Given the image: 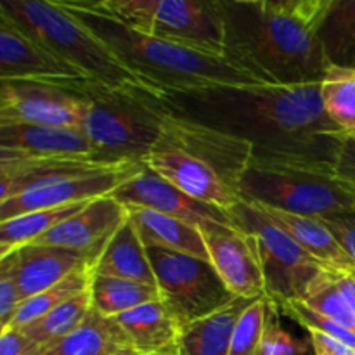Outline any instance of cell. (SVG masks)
Segmentation results:
<instances>
[{
  "mask_svg": "<svg viewBox=\"0 0 355 355\" xmlns=\"http://www.w3.org/2000/svg\"><path fill=\"white\" fill-rule=\"evenodd\" d=\"M162 96L177 116L250 142L255 162L333 172L345 142L322 106L321 83L217 85Z\"/></svg>",
  "mask_w": 355,
  "mask_h": 355,
  "instance_id": "cell-1",
  "label": "cell"
},
{
  "mask_svg": "<svg viewBox=\"0 0 355 355\" xmlns=\"http://www.w3.org/2000/svg\"><path fill=\"white\" fill-rule=\"evenodd\" d=\"M224 58L267 85L321 83L319 28L331 0H218Z\"/></svg>",
  "mask_w": 355,
  "mask_h": 355,
  "instance_id": "cell-2",
  "label": "cell"
},
{
  "mask_svg": "<svg viewBox=\"0 0 355 355\" xmlns=\"http://www.w3.org/2000/svg\"><path fill=\"white\" fill-rule=\"evenodd\" d=\"M252 158L250 142L170 113L146 166L187 196L231 215Z\"/></svg>",
  "mask_w": 355,
  "mask_h": 355,
  "instance_id": "cell-3",
  "label": "cell"
},
{
  "mask_svg": "<svg viewBox=\"0 0 355 355\" xmlns=\"http://www.w3.org/2000/svg\"><path fill=\"white\" fill-rule=\"evenodd\" d=\"M58 3L97 35L142 83L159 92L262 83L231 64L224 55L130 30L89 7L85 0H58Z\"/></svg>",
  "mask_w": 355,
  "mask_h": 355,
  "instance_id": "cell-4",
  "label": "cell"
},
{
  "mask_svg": "<svg viewBox=\"0 0 355 355\" xmlns=\"http://www.w3.org/2000/svg\"><path fill=\"white\" fill-rule=\"evenodd\" d=\"M75 94L89 103L82 132L97 162L111 166L146 165L163 121L172 113L162 92L141 83L107 87L89 80Z\"/></svg>",
  "mask_w": 355,
  "mask_h": 355,
  "instance_id": "cell-5",
  "label": "cell"
},
{
  "mask_svg": "<svg viewBox=\"0 0 355 355\" xmlns=\"http://www.w3.org/2000/svg\"><path fill=\"white\" fill-rule=\"evenodd\" d=\"M0 12L83 78L107 87L146 85L58 0H0Z\"/></svg>",
  "mask_w": 355,
  "mask_h": 355,
  "instance_id": "cell-6",
  "label": "cell"
},
{
  "mask_svg": "<svg viewBox=\"0 0 355 355\" xmlns=\"http://www.w3.org/2000/svg\"><path fill=\"white\" fill-rule=\"evenodd\" d=\"M239 196L248 203L319 220L355 210L354 194L335 173L318 166L252 159L239 184Z\"/></svg>",
  "mask_w": 355,
  "mask_h": 355,
  "instance_id": "cell-7",
  "label": "cell"
},
{
  "mask_svg": "<svg viewBox=\"0 0 355 355\" xmlns=\"http://www.w3.org/2000/svg\"><path fill=\"white\" fill-rule=\"evenodd\" d=\"M130 30L224 55V17L218 0H85Z\"/></svg>",
  "mask_w": 355,
  "mask_h": 355,
  "instance_id": "cell-8",
  "label": "cell"
},
{
  "mask_svg": "<svg viewBox=\"0 0 355 355\" xmlns=\"http://www.w3.org/2000/svg\"><path fill=\"white\" fill-rule=\"evenodd\" d=\"M231 217L238 227L252 232L259 241L266 277V297L274 307L291 300H302L305 290L324 267L309 255L255 205L239 200Z\"/></svg>",
  "mask_w": 355,
  "mask_h": 355,
  "instance_id": "cell-9",
  "label": "cell"
},
{
  "mask_svg": "<svg viewBox=\"0 0 355 355\" xmlns=\"http://www.w3.org/2000/svg\"><path fill=\"white\" fill-rule=\"evenodd\" d=\"M146 250L162 302L182 328L238 298L229 291L210 260L158 248Z\"/></svg>",
  "mask_w": 355,
  "mask_h": 355,
  "instance_id": "cell-10",
  "label": "cell"
},
{
  "mask_svg": "<svg viewBox=\"0 0 355 355\" xmlns=\"http://www.w3.org/2000/svg\"><path fill=\"white\" fill-rule=\"evenodd\" d=\"M85 97L62 87L24 80L0 82V127L37 125L82 130Z\"/></svg>",
  "mask_w": 355,
  "mask_h": 355,
  "instance_id": "cell-11",
  "label": "cell"
},
{
  "mask_svg": "<svg viewBox=\"0 0 355 355\" xmlns=\"http://www.w3.org/2000/svg\"><path fill=\"white\" fill-rule=\"evenodd\" d=\"M211 266L238 298L266 297V277L259 241L238 225L205 222L200 225Z\"/></svg>",
  "mask_w": 355,
  "mask_h": 355,
  "instance_id": "cell-12",
  "label": "cell"
},
{
  "mask_svg": "<svg viewBox=\"0 0 355 355\" xmlns=\"http://www.w3.org/2000/svg\"><path fill=\"white\" fill-rule=\"evenodd\" d=\"M3 80L49 83L71 92L89 82L0 12V82Z\"/></svg>",
  "mask_w": 355,
  "mask_h": 355,
  "instance_id": "cell-13",
  "label": "cell"
},
{
  "mask_svg": "<svg viewBox=\"0 0 355 355\" xmlns=\"http://www.w3.org/2000/svg\"><path fill=\"white\" fill-rule=\"evenodd\" d=\"M110 196L125 208H146L196 227L203 225L205 222L236 225L227 211L187 196L184 191L159 177L149 166H144L142 172L121 184Z\"/></svg>",
  "mask_w": 355,
  "mask_h": 355,
  "instance_id": "cell-14",
  "label": "cell"
},
{
  "mask_svg": "<svg viewBox=\"0 0 355 355\" xmlns=\"http://www.w3.org/2000/svg\"><path fill=\"white\" fill-rule=\"evenodd\" d=\"M127 218L128 210L116 200L111 196L97 198L31 245L78 253L92 270L94 263Z\"/></svg>",
  "mask_w": 355,
  "mask_h": 355,
  "instance_id": "cell-15",
  "label": "cell"
},
{
  "mask_svg": "<svg viewBox=\"0 0 355 355\" xmlns=\"http://www.w3.org/2000/svg\"><path fill=\"white\" fill-rule=\"evenodd\" d=\"M144 166L146 165L120 166V168L107 170V172L97 173V175L64 180V182L54 184V186L44 187V189L19 194V196L0 203V222L21 217V215L31 214V211L61 208L110 196L121 184L142 172Z\"/></svg>",
  "mask_w": 355,
  "mask_h": 355,
  "instance_id": "cell-16",
  "label": "cell"
},
{
  "mask_svg": "<svg viewBox=\"0 0 355 355\" xmlns=\"http://www.w3.org/2000/svg\"><path fill=\"white\" fill-rule=\"evenodd\" d=\"M0 159H37V162L85 159V162H97L92 146L82 130L61 127H37V125H3L0 127Z\"/></svg>",
  "mask_w": 355,
  "mask_h": 355,
  "instance_id": "cell-17",
  "label": "cell"
},
{
  "mask_svg": "<svg viewBox=\"0 0 355 355\" xmlns=\"http://www.w3.org/2000/svg\"><path fill=\"white\" fill-rule=\"evenodd\" d=\"M80 269H90L82 255L51 246L26 245L0 259V270L10 274L23 302L55 286Z\"/></svg>",
  "mask_w": 355,
  "mask_h": 355,
  "instance_id": "cell-18",
  "label": "cell"
},
{
  "mask_svg": "<svg viewBox=\"0 0 355 355\" xmlns=\"http://www.w3.org/2000/svg\"><path fill=\"white\" fill-rule=\"evenodd\" d=\"M113 168L120 166L85 159H0V203L64 180L97 175Z\"/></svg>",
  "mask_w": 355,
  "mask_h": 355,
  "instance_id": "cell-19",
  "label": "cell"
},
{
  "mask_svg": "<svg viewBox=\"0 0 355 355\" xmlns=\"http://www.w3.org/2000/svg\"><path fill=\"white\" fill-rule=\"evenodd\" d=\"M135 354H163L179 350L182 326L162 300L149 302L116 315Z\"/></svg>",
  "mask_w": 355,
  "mask_h": 355,
  "instance_id": "cell-20",
  "label": "cell"
},
{
  "mask_svg": "<svg viewBox=\"0 0 355 355\" xmlns=\"http://www.w3.org/2000/svg\"><path fill=\"white\" fill-rule=\"evenodd\" d=\"M255 207L277 227L283 229L293 241H297L309 255L314 257L324 269L338 270V272L355 270V263L319 218L302 217V215L288 214V211L262 207V205H255Z\"/></svg>",
  "mask_w": 355,
  "mask_h": 355,
  "instance_id": "cell-21",
  "label": "cell"
},
{
  "mask_svg": "<svg viewBox=\"0 0 355 355\" xmlns=\"http://www.w3.org/2000/svg\"><path fill=\"white\" fill-rule=\"evenodd\" d=\"M127 210L146 248L166 250L180 255L210 260L200 227L146 208H127Z\"/></svg>",
  "mask_w": 355,
  "mask_h": 355,
  "instance_id": "cell-22",
  "label": "cell"
},
{
  "mask_svg": "<svg viewBox=\"0 0 355 355\" xmlns=\"http://www.w3.org/2000/svg\"><path fill=\"white\" fill-rule=\"evenodd\" d=\"M127 333L114 318L90 309L82 324L45 349L44 355H132Z\"/></svg>",
  "mask_w": 355,
  "mask_h": 355,
  "instance_id": "cell-23",
  "label": "cell"
},
{
  "mask_svg": "<svg viewBox=\"0 0 355 355\" xmlns=\"http://www.w3.org/2000/svg\"><path fill=\"white\" fill-rule=\"evenodd\" d=\"M94 276L127 279L156 286V276L130 217L116 231L92 267Z\"/></svg>",
  "mask_w": 355,
  "mask_h": 355,
  "instance_id": "cell-24",
  "label": "cell"
},
{
  "mask_svg": "<svg viewBox=\"0 0 355 355\" xmlns=\"http://www.w3.org/2000/svg\"><path fill=\"white\" fill-rule=\"evenodd\" d=\"M255 300L234 298L220 311L184 326L179 342L180 355H229L236 324Z\"/></svg>",
  "mask_w": 355,
  "mask_h": 355,
  "instance_id": "cell-25",
  "label": "cell"
},
{
  "mask_svg": "<svg viewBox=\"0 0 355 355\" xmlns=\"http://www.w3.org/2000/svg\"><path fill=\"white\" fill-rule=\"evenodd\" d=\"M318 37L329 66L355 69V0H331Z\"/></svg>",
  "mask_w": 355,
  "mask_h": 355,
  "instance_id": "cell-26",
  "label": "cell"
},
{
  "mask_svg": "<svg viewBox=\"0 0 355 355\" xmlns=\"http://www.w3.org/2000/svg\"><path fill=\"white\" fill-rule=\"evenodd\" d=\"M90 297H92V309L106 318H116L149 302L162 300L158 286L127 279H114V277L94 276V274L92 283H90Z\"/></svg>",
  "mask_w": 355,
  "mask_h": 355,
  "instance_id": "cell-27",
  "label": "cell"
},
{
  "mask_svg": "<svg viewBox=\"0 0 355 355\" xmlns=\"http://www.w3.org/2000/svg\"><path fill=\"white\" fill-rule=\"evenodd\" d=\"M94 201V200H92ZM90 201L85 203L68 205L61 208H49V210L31 211V214L21 215V217L10 218V220L0 222V259L12 253L21 246L31 245L38 238L47 234L61 222L69 218L71 215L78 214L85 208Z\"/></svg>",
  "mask_w": 355,
  "mask_h": 355,
  "instance_id": "cell-28",
  "label": "cell"
},
{
  "mask_svg": "<svg viewBox=\"0 0 355 355\" xmlns=\"http://www.w3.org/2000/svg\"><path fill=\"white\" fill-rule=\"evenodd\" d=\"M90 309H92V297H90V290H87L76 297L69 298L68 302L55 307L54 311L45 314L38 321L19 328V331L24 336H28L35 345L45 350L61 338H64L66 335L75 331L82 324L83 319L87 318Z\"/></svg>",
  "mask_w": 355,
  "mask_h": 355,
  "instance_id": "cell-29",
  "label": "cell"
},
{
  "mask_svg": "<svg viewBox=\"0 0 355 355\" xmlns=\"http://www.w3.org/2000/svg\"><path fill=\"white\" fill-rule=\"evenodd\" d=\"M321 101L343 137L355 141V69L329 66L321 82Z\"/></svg>",
  "mask_w": 355,
  "mask_h": 355,
  "instance_id": "cell-30",
  "label": "cell"
},
{
  "mask_svg": "<svg viewBox=\"0 0 355 355\" xmlns=\"http://www.w3.org/2000/svg\"><path fill=\"white\" fill-rule=\"evenodd\" d=\"M90 283H92V270L90 269H80L69 274L66 279L58 283L55 286L49 288V290L42 291V293L35 295V297L28 298L23 304L17 307L16 314H14L12 321H10L7 329H19L23 326L31 324V322L38 321L54 311L55 307L68 302L69 298L76 297V295L83 293V291L90 290Z\"/></svg>",
  "mask_w": 355,
  "mask_h": 355,
  "instance_id": "cell-31",
  "label": "cell"
},
{
  "mask_svg": "<svg viewBox=\"0 0 355 355\" xmlns=\"http://www.w3.org/2000/svg\"><path fill=\"white\" fill-rule=\"evenodd\" d=\"M298 302H304L312 311L326 315L331 321L338 322L340 326L355 333V314L340 288L333 281L331 270H321L309 284L302 300Z\"/></svg>",
  "mask_w": 355,
  "mask_h": 355,
  "instance_id": "cell-32",
  "label": "cell"
},
{
  "mask_svg": "<svg viewBox=\"0 0 355 355\" xmlns=\"http://www.w3.org/2000/svg\"><path fill=\"white\" fill-rule=\"evenodd\" d=\"M269 298H257L239 318L231 340L229 355H259L262 345L263 328H266Z\"/></svg>",
  "mask_w": 355,
  "mask_h": 355,
  "instance_id": "cell-33",
  "label": "cell"
},
{
  "mask_svg": "<svg viewBox=\"0 0 355 355\" xmlns=\"http://www.w3.org/2000/svg\"><path fill=\"white\" fill-rule=\"evenodd\" d=\"M277 312L286 315V318L293 319L295 322H298V324L304 329H307V331H319L322 333V335H328L331 336V338L342 342L343 345L355 350V333L343 328V326H340L338 322L331 321V319H328L326 315L312 311V309L307 307L304 302H286V304L277 307Z\"/></svg>",
  "mask_w": 355,
  "mask_h": 355,
  "instance_id": "cell-34",
  "label": "cell"
},
{
  "mask_svg": "<svg viewBox=\"0 0 355 355\" xmlns=\"http://www.w3.org/2000/svg\"><path fill=\"white\" fill-rule=\"evenodd\" d=\"M309 343L295 338L279 324V312L269 302L266 328L262 335V345L259 355H307Z\"/></svg>",
  "mask_w": 355,
  "mask_h": 355,
  "instance_id": "cell-35",
  "label": "cell"
},
{
  "mask_svg": "<svg viewBox=\"0 0 355 355\" xmlns=\"http://www.w3.org/2000/svg\"><path fill=\"white\" fill-rule=\"evenodd\" d=\"M321 222L328 227L333 238L338 241L343 252L355 263V210L350 211V214H340L328 218H322Z\"/></svg>",
  "mask_w": 355,
  "mask_h": 355,
  "instance_id": "cell-36",
  "label": "cell"
},
{
  "mask_svg": "<svg viewBox=\"0 0 355 355\" xmlns=\"http://www.w3.org/2000/svg\"><path fill=\"white\" fill-rule=\"evenodd\" d=\"M21 304H23V298L10 274L0 270V331L9 328Z\"/></svg>",
  "mask_w": 355,
  "mask_h": 355,
  "instance_id": "cell-37",
  "label": "cell"
},
{
  "mask_svg": "<svg viewBox=\"0 0 355 355\" xmlns=\"http://www.w3.org/2000/svg\"><path fill=\"white\" fill-rule=\"evenodd\" d=\"M333 173H335V179L355 196V141L345 139L336 156Z\"/></svg>",
  "mask_w": 355,
  "mask_h": 355,
  "instance_id": "cell-38",
  "label": "cell"
},
{
  "mask_svg": "<svg viewBox=\"0 0 355 355\" xmlns=\"http://www.w3.org/2000/svg\"><path fill=\"white\" fill-rule=\"evenodd\" d=\"M0 336V355H44L45 350L35 345L19 329H3Z\"/></svg>",
  "mask_w": 355,
  "mask_h": 355,
  "instance_id": "cell-39",
  "label": "cell"
},
{
  "mask_svg": "<svg viewBox=\"0 0 355 355\" xmlns=\"http://www.w3.org/2000/svg\"><path fill=\"white\" fill-rule=\"evenodd\" d=\"M311 335V347L314 355H355V350L343 345L338 340L319 331H309Z\"/></svg>",
  "mask_w": 355,
  "mask_h": 355,
  "instance_id": "cell-40",
  "label": "cell"
},
{
  "mask_svg": "<svg viewBox=\"0 0 355 355\" xmlns=\"http://www.w3.org/2000/svg\"><path fill=\"white\" fill-rule=\"evenodd\" d=\"M331 277L336 283V286L340 288L342 295L345 297V300L349 302L350 309L355 314V277L352 272H338V270H331Z\"/></svg>",
  "mask_w": 355,
  "mask_h": 355,
  "instance_id": "cell-41",
  "label": "cell"
},
{
  "mask_svg": "<svg viewBox=\"0 0 355 355\" xmlns=\"http://www.w3.org/2000/svg\"><path fill=\"white\" fill-rule=\"evenodd\" d=\"M132 355H180V350H175V352H163V354H132Z\"/></svg>",
  "mask_w": 355,
  "mask_h": 355,
  "instance_id": "cell-42",
  "label": "cell"
},
{
  "mask_svg": "<svg viewBox=\"0 0 355 355\" xmlns=\"http://www.w3.org/2000/svg\"><path fill=\"white\" fill-rule=\"evenodd\" d=\"M352 274H354V277H355V270H352Z\"/></svg>",
  "mask_w": 355,
  "mask_h": 355,
  "instance_id": "cell-43",
  "label": "cell"
}]
</instances>
